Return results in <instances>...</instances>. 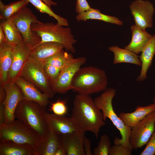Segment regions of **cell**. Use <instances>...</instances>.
<instances>
[{"label":"cell","mask_w":155,"mask_h":155,"mask_svg":"<svg viewBox=\"0 0 155 155\" xmlns=\"http://www.w3.org/2000/svg\"><path fill=\"white\" fill-rule=\"evenodd\" d=\"M86 60V58L83 57L73 58L61 70L57 76L50 81L51 87L54 94H63L70 90H72L71 83L73 79Z\"/></svg>","instance_id":"9"},{"label":"cell","mask_w":155,"mask_h":155,"mask_svg":"<svg viewBox=\"0 0 155 155\" xmlns=\"http://www.w3.org/2000/svg\"><path fill=\"white\" fill-rule=\"evenodd\" d=\"M0 155H37V150L30 144L0 141Z\"/></svg>","instance_id":"21"},{"label":"cell","mask_w":155,"mask_h":155,"mask_svg":"<svg viewBox=\"0 0 155 155\" xmlns=\"http://www.w3.org/2000/svg\"><path fill=\"white\" fill-rule=\"evenodd\" d=\"M45 108L36 102L23 98L16 109L15 119L22 121L43 140L47 135L50 129Z\"/></svg>","instance_id":"2"},{"label":"cell","mask_w":155,"mask_h":155,"mask_svg":"<svg viewBox=\"0 0 155 155\" xmlns=\"http://www.w3.org/2000/svg\"><path fill=\"white\" fill-rule=\"evenodd\" d=\"M19 76L33 84L50 99L53 97L54 93L43 62L30 56L24 66Z\"/></svg>","instance_id":"7"},{"label":"cell","mask_w":155,"mask_h":155,"mask_svg":"<svg viewBox=\"0 0 155 155\" xmlns=\"http://www.w3.org/2000/svg\"><path fill=\"white\" fill-rule=\"evenodd\" d=\"M29 3L27 0H20L6 5L0 0V20L10 19L14 14Z\"/></svg>","instance_id":"28"},{"label":"cell","mask_w":155,"mask_h":155,"mask_svg":"<svg viewBox=\"0 0 155 155\" xmlns=\"http://www.w3.org/2000/svg\"><path fill=\"white\" fill-rule=\"evenodd\" d=\"M42 140L20 120L16 119L10 123L0 125V141L28 144L37 149Z\"/></svg>","instance_id":"6"},{"label":"cell","mask_w":155,"mask_h":155,"mask_svg":"<svg viewBox=\"0 0 155 155\" xmlns=\"http://www.w3.org/2000/svg\"><path fill=\"white\" fill-rule=\"evenodd\" d=\"M85 133L81 131L59 135L66 155H86L83 146Z\"/></svg>","instance_id":"17"},{"label":"cell","mask_w":155,"mask_h":155,"mask_svg":"<svg viewBox=\"0 0 155 155\" xmlns=\"http://www.w3.org/2000/svg\"><path fill=\"white\" fill-rule=\"evenodd\" d=\"M4 106L3 103H0V125L5 123Z\"/></svg>","instance_id":"36"},{"label":"cell","mask_w":155,"mask_h":155,"mask_svg":"<svg viewBox=\"0 0 155 155\" xmlns=\"http://www.w3.org/2000/svg\"><path fill=\"white\" fill-rule=\"evenodd\" d=\"M14 82L20 88L24 99L36 102L45 107L48 105L50 98L40 91L33 84L20 76L16 78Z\"/></svg>","instance_id":"16"},{"label":"cell","mask_w":155,"mask_h":155,"mask_svg":"<svg viewBox=\"0 0 155 155\" xmlns=\"http://www.w3.org/2000/svg\"><path fill=\"white\" fill-rule=\"evenodd\" d=\"M140 59L141 62V69L137 80L142 81L147 78V73L151 66L154 57L155 55V34L151 38L143 49Z\"/></svg>","instance_id":"23"},{"label":"cell","mask_w":155,"mask_h":155,"mask_svg":"<svg viewBox=\"0 0 155 155\" xmlns=\"http://www.w3.org/2000/svg\"><path fill=\"white\" fill-rule=\"evenodd\" d=\"M65 101L58 100L51 104L49 110L57 115H64L67 112V107Z\"/></svg>","instance_id":"31"},{"label":"cell","mask_w":155,"mask_h":155,"mask_svg":"<svg viewBox=\"0 0 155 155\" xmlns=\"http://www.w3.org/2000/svg\"><path fill=\"white\" fill-rule=\"evenodd\" d=\"M71 117L82 131L92 132L97 139L105 124L102 112L89 95L78 94L75 96Z\"/></svg>","instance_id":"1"},{"label":"cell","mask_w":155,"mask_h":155,"mask_svg":"<svg viewBox=\"0 0 155 155\" xmlns=\"http://www.w3.org/2000/svg\"><path fill=\"white\" fill-rule=\"evenodd\" d=\"M144 150L140 154V155H154L155 154V131L146 144Z\"/></svg>","instance_id":"33"},{"label":"cell","mask_w":155,"mask_h":155,"mask_svg":"<svg viewBox=\"0 0 155 155\" xmlns=\"http://www.w3.org/2000/svg\"><path fill=\"white\" fill-rule=\"evenodd\" d=\"M154 103L155 104V96H154Z\"/></svg>","instance_id":"41"},{"label":"cell","mask_w":155,"mask_h":155,"mask_svg":"<svg viewBox=\"0 0 155 155\" xmlns=\"http://www.w3.org/2000/svg\"><path fill=\"white\" fill-rule=\"evenodd\" d=\"M13 47L5 42L0 46V84L4 88L8 82Z\"/></svg>","instance_id":"19"},{"label":"cell","mask_w":155,"mask_h":155,"mask_svg":"<svg viewBox=\"0 0 155 155\" xmlns=\"http://www.w3.org/2000/svg\"><path fill=\"white\" fill-rule=\"evenodd\" d=\"M116 90L113 88L105 90L100 96L94 99V103L101 110L105 121L108 118L119 131L121 138L116 137L114 140V144L121 145L133 150L129 141L131 128L126 125L114 111L112 105V100L115 95Z\"/></svg>","instance_id":"4"},{"label":"cell","mask_w":155,"mask_h":155,"mask_svg":"<svg viewBox=\"0 0 155 155\" xmlns=\"http://www.w3.org/2000/svg\"><path fill=\"white\" fill-rule=\"evenodd\" d=\"M129 9L136 25L144 30L152 27L154 9L150 1L135 0L130 4Z\"/></svg>","instance_id":"11"},{"label":"cell","mask_w":155,"mask_h":155,"mask_svg":"<svg viewBox=\"0 0 155 155\" xmlns=\"http://www.w3.org/2000/svg\"><path fill=\"white\" fill-rule=\"evenodd\" d=\"M49 7H51V5H57V3L52 1V0H42Z\"/></svg>","instance_id":"40"},{"label":"cell","mask_w":155,"mask_h":155,"mask_svg":"<svg viewBox=\"0 0 155 155\" xmlns=\"http://www.w3.org/2000/svg\"><path fill=\"white\" fill-rule=\"evenodd\" d=\"M63 46L58 42H51L40 43L33 48L30 56L40 61H44L63 49Z\"/></svg>","instance_id":"20"},{"label":"cell","mask_w":155,"mask_h":155,"mask_svg":"<svg viewBox=\"0 0 155 155\" xmlns=\"http://www.w3.org/2000/svg\"><path fill=\"white\" fill-rule=\"evenodd\" d=\"M108 50L114 54V64L127 63L141 65L140 56L128 50L121 48L116 45L109 47Z\"/></svg>","instance_id":"26"},{"label":"cell","mask_w":155,"mask_h":155,"mask_svg":"<svg viewBox=\"0 0 155 155\" xmlns=\"http://www.w3.org/2000/svg\"><path fill=\"white\" fill-rule=\"evenodd\" d=\"M107 84L105 71L92 66L81 67L71 83L72 90L78 94L88 95L104 91Z\"/></svg>","instance_id":"3"},{"label":"cell","mask_w":155,"mask_h":155,"mask_svg":"<svg viewBox=\"0 0 155 155\" xmlns=\"http://www.w3.org/2000/svg\"><path fill=\"white\" fill-rule=\"evenodd\" d=\"M83 146L86 155H92L91 150V142L85 136L83 140Z\"/></svg>","instance_id":"35"},{"label":"cell","mask_w":155,"mask_h":155,"mask_svg":"<svg viewBox=\"0 0 155 155\" xmlns=\"http://www.w3.org/2000/svg\"><path fill=\"white\" fill-rule=\"evenodd\" d=\"M27 0L40 12L47 14L49 16L55 18L59 24L64 26H68L69 24L66 19L55 13L51 7L42 0Z\"/></svg>","instance_id":"29"},{"label":"cell","mask_w":155,"mask_h":155,"mask_svg":"<svg viewBox=\"0 0 155 155\" xmlns=\"http://www.w3.org/2000/svg\"><path fill=\"white\" fill-rule=\"evenodd\" d=\"M55 155H66L65 148L62 142L57 150Z\"/></svg>","instance_id":"37"},{"label":"cell","mask_w":155,"mask_h":155,"mask_svg":"<svg viewBox=\"0 0 155 155\" xmlns=\"http://www.w3.org/2000/svg\"><path fill=\"white\" fill-rule=\"evenodd\" d=\"M5 42L4 33L1 25L0 24V46Z\"/></svg>","instance_id":"39"},{"label":"cell","mask_w":155,"mask_h":155,"mask_svg":"<svg viewBox=\"0 0 155 155\" xmlns=\"http://www.w3.org/2000/svg\"><path fill=\"white\" fill-rule=\"evenodd\" d=\"M131 40L124 48L137 55L142 52L152 36L135 24L131 26Z\"/></svg>","instance_id":"18"},{"label":"cell","mask_w":155,"mask_h":155,"mask_svg":"<svg viewBox=\"0 0 155 155\" xmlns=\"http://www.w3.org/2000/svg\"><path fill=\"white\" fill-rule=\"evenodd\" d=\"M132 150L121 145H114L111 146L110 149L109 155H131Z\"/></svg>","instance_id":"32"},{"label":"cell","mask_w":155,"mask_h":155,"mask_svg":"<svg viewBox=\"0 0 155 155\" xmlns=\"http://www.w3.org/2000/svg\"><path fill=\"white\" fill-rule=\"evenodd\" d=\"M155 130V111L131 128L129 141L133 150L146 145Z\"/></svg>","instance_id":"10"},{"label":"cell","mask_w":155,"mask_h":155,"mask_svg":"<svg viewBox=\"0 0 155 155\" xmlns=\"http://www.w3.org/2000/svg\"><path fill=\"white\" fill-rule=\"evenodd\" d=\"M111 143L108 136L104 135L101 136L97 147L92 152L93 155H108L111 147Z\"/></svg>","instance_id":"30"},{"label":"cell","mask_w":155,"mask_h":155,"mask_svg":"<svg viewBox=\"0 0 155 155\" xmlns=\"http://www.w3.org/2000/svg\"><path fill=\"white\" fill-rule=\"evenodd\" d=\"M64 26L57 22L55 24L40 22L39 23H32L31 29L41 38L40 43L46 42H58L63 46L66 51L74 53L75 49L73 45L77 41L70 28Z\"/></svg>","instance_id":"5"},{"label":"cell","mask_w":155,"mask_h":155,"mask_svg":"<svg viewBox=\"0 0 155 155\" xmlns=\"http://www.w3.org/2000/svg\"><path fill=\"white\" fill-rule=\"evenodd\" d=\"M154 111L155 105L153 103L146 106H138L131 113L121 112L119 117L126 125L131 128Z\"/></svg>","instance_id":"22"},{"label":"cell","mask_w":155,"mask_h":155,"mask_svg":"<svg viewBox=\"0 0 155 155\" xmlns=\"http://www.w3.org/2000/svg\"><path fill=\"white\" fill-rule=\"evenodd\" d=\"M76 18L78 22L86 21L88 20H96L119 26L122 25L123 24V22L118 18L104 14L100 10L92 8L87 11L78 13Z\"/></svg>","instance_id":"27"},{"label":"cell","mask_w":155,"mask_h":155,"mask_svg":"<svg viewBox=\"0 0 155 155\" xmlns=\"http://www.w3.org/2000/svg\"><path fill=\"white\" fill-rule=\"evenodd\" d=\"M14 22L20 33L23 41L32 49L40 43V37L31 29L32 23L40 21L32 11L26 6L22 7L10 18Z\"/></svg>","instance_id":"8"},{"label":"cell","mask_w":155,"mask_h":155,"mask_svg":"<svg viewBox=\"0 0 155 155\" xmlns=\"http://www.w3.org/2000/svg\"><path fill=\"white\" fill-rule=\"evenodd\" d=\"M73 58L72 54L63 49L44 61L43 62L44 68L50 81L55 79L67 63Z\"/></svg>","instance_id":"15"},{"label":"cell","mask_w":155,"mask_h":155,"mask_svg":"<svg viewBox=\"0 0 155 155\" xmlns=\"http://www.w3.org/2000/svg\"><path fill=\"white\" fill-rule=\"evenodd\" d=\"M6 96L2 102L4 106L5 123H10L16 119L15 113L20 101L24 96L19 86L13 82H8L4 87Z\"/></svg>","instance_id":"12"},{"label":"cell","mask_w":155,"mask_h":155,"mask_svg":"<svg viewBox=\"0 0 155 155\" xmlns=\"http://www.w3.org/2000/svg\"><path fill=\"white\" fill-rule=\"evenodd\" d=\"M5 36V42L14 47L23 41L22 36L13 21L10 18L0 20Z\"/></svg>","instance_id":"25"},{"label":"cell","mask_w":155,"mask_h":155,"mask_svg":"<svg viewBox=\"0 0 155 155\" xmlns=\"http://www.w3.org/2000/svg\"><path fill=\"white\" fill-rule=\"evenodd\" d=\"M46 118L49 127L59 135L82 131L71 117L46 113Z\"/></svg>","instance_id":"14"},{"label":"cell","mask_w":155,"mask_h":155,"mask_svg":"<svg viewBox=\"0 0 155 155\" xmlns=\"http://www.w3.org/2000/svg\"><path fill=\"white\" fill-rule=\"evenodd\" d=\"M91 8L86 0H76L75 11L78 13L87 11Z\"/></svg>","instance_id":"34"},{"label":"cell","mask_w":155,"mask_h":155,"mask_svg":"<svg viewBox=\"0 0 155 155\" xmlns=\"http://www.w3.org/2000/svg\"><path fill=\"white\" fill-rule=\"evenodd\" d=\"M61 143L60 135L50 127L47 135L37 148V155H55Z\"/></svg>","instance_id":"24"},{"label":"cell","mask_w":155,"mask_h":155,"mask_svg":"<svg viewBox=\"0 0 155 155\" xmlns=\"http://www.w3.org/2000/svg\"><path fill=\"white\" fill-rule=\"evenodd\" d=\"M6 94L4 88L0 86V103L3 102L6 97Z\"/></svg>","instance_id":"38"},{"label":"cell","mask_w":155,"mask_h":155,"mask_svg":"<svg viewBox=\"0 0 155 155\" xmlns=\"http://www.w3.org/2000/svg\"><path fill=\"white\" fill-rule=\"evenodd\" d=\"M32 49L23 40L20 44L13 47L12 63L8 82H14L20 76L24 66L30 56Z\"/></svg>","instance_id":"13"}]
</instances>
